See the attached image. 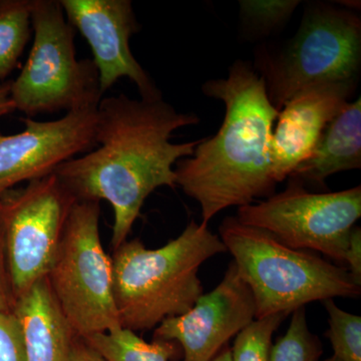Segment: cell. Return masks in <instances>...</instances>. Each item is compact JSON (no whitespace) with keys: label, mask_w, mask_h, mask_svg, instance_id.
I'll return each instance as SVG.
<instances>
[{"label":"cell","mask_w":361,"mask_h":361,"mask_svg":"<svg viewBox=\"0 0 361 361\" xmlns=\"http://www.w3.org/2000/svg\"><path fill=\"white\" fill-rule=\"evenodd\" d=\"M163 97H109L97 109L96 148L54 171L75 200L108 201L114 211V250L127 241L147 198L160 187L175 189L174 166L193 155L201 140L174 144L175 130L199 123Z\"/></svg>","instance_id":"6da1fadb"},{"label":"cell","mask_w":361,"mask_h":361,"mask_svg":"<svg viewBox=\"0 0 361 361\" xmlns=\"http://www.w3.org/2000/svg\"><path fill=\"white\" fill-rule=\"evenodd\" d=\"M204 94L222 101L225 116L217 134L201 140L193 155L176 164V184L198 202L202 223L231 207L275 194L270 142L279 111L263 78L251 63L235 61L224 78L206 82Z\"/></svg>","instance_id":"7a4b0ae2"},{"label":"cell","mask_w":361,"mask_h":361,"mask_svg":"<svg viewBox=\"0 0 361 361\" xmlns=\"http://www.w3.org/2000/svg\"><path fill=\"white\" fill-rule=\"evenodd\" d=\"M226 252L219 235L194 220L160 248H147L139 238L123 242L111 258L121 326L133 331L153 329L191 310L203 294L201 266Z\"/></svg>","instance_id":"3957f363"},{"label":"cell","mask_w":361,"mask_h":361,"mask_svg":"<svg viewBox=\"0 0 361 361\" xmlns=\"http://www.w3.org/2000/svg\"><path fill=\"white\" fill-rule=\"evenodd\" d=\"M219 237L255 301V319L287 313L336 297L356 298L361 285L345 266L284 245L264 230L226 217Z\"/></svg>","instance_id":"277c9868"},{"label":"cell","mask_w":361,"mask_h":361,"mask_svg":"<svg viewBox=\"0 0 361 361\" xmlns=\"http://www.w3.org/2000/svg\"><path fill=\"white\" fill-rule=\"evenodd\" d=\"M361 20L350 9L311 4L298 32L278 54H260L259 75L278 111L301 90L325 82H358Z\"/></svg>","instance_id":"5b68a950"},{"label":"cell","mask_w":361,"mask_h":361,"mask_svg":"<svg viewBox=\"0 0 361 361\" xmlns=\"http://www.w3.org/2000/svg\"><path fill=\"white\" fill-rule=\"evenodd\" d=\"M35 39L20 75L11 80L16 111L40 114L97 108L102 101L99 73L92 59H78L75 30L59 0H32Z\"/></svg>","instance_id":"8992f818"},{"label":"cell","mask_w":361,"mask_h":361,"mask_svg":"<svg viewBox=\"0 0 361 361\" xmlns=\"http://www.w3.org/2000/svg\"><path fill=\"white\" fill-rule=\"evenodd\" d=\"M99 202L75 200L47 279L77 337L121 326L113 294L111 258L99 234Z\"/></svg>","instance_id":"52a82bcc"},{"label":"cell","mask_w":361,"mask_h":361,"mask_svg":"<svg viewBox=\"0 0 361 361\" xmlns=\"http://www.w3.org/2000/svg\"><path fill=\"white\" fill-rule=\"evenodd\" d=\"M360 216V186L311 193L302 183L289 179L284 191L240 207L236 218L292 249L318 252L344 266L349 235Z\"/></svg>","instance_id":"ba28073f"},{"label":"cell","mask_w":361,"mask_h":361,"mask_svg":"<svg viewBox=\"0 0 361 361\" xmlns=\"http://www.w3.org/2000/svg\"><path fill=\"white\" fill-rule=\"evenodd\" d=\"M75 199L54 173L0 194L7 269L16 298L47 278Z\"/></svg>","instance_id":"9c48e42d"},{"label":"cell","mask_w":361,"mask_h":361,"mask_svg":"<svg viewBox=\"0 0 361 361\" xmlns=\"http://www.w3.org/2000/svg\"><path fill=\"white\" fill-rule=\"evenodd\" d=\"M97 108L66 113L56 121L23 118L25 128L0 134V194L21 182L44 178L96 148Z\"/></svg>","instance_id":"30bf717a"},{"label":"cell","mask_w":361,"mask_h":361,"mask_svg":"<svg viewBox=\"0 0 361 361\" xmlns=\"http://www.w3.org/2000/svg\"><path fill=\"white\" fill-rule=\"evenodd\" d=\"M66 20L89 44L99 73L102 94L120 78L132 80L141 99L163 97L161 90L135 59L130 39L139 32L130 0H59Z\"/></svg>","instance_id":"8fae6325"},{"label":"cell","mask_w":361,"mask_h":361,"mask_svg":"<svg viewBox=\"0 0 361 361\" xmlns=\"http://www.w3.org/2000/svg\"><path fill=\"white\" fill-rule=\"evenodd\" d=\"M255 315L252 292L232 261L214 290L202 294L184 314L168 318L156 327L154 341L179 343L183 361H212Z\"/></svg>","instance_id":"7c38bea8"},{"label":"cell","mask_w":361,"mask_h":361,"mask_svg":"<svg viewBox=\"0 0 361 361\" xmlns=\"http://www.w3.org/2000/svg\"><path fill=\"white\" fill-rule=\"evenodd\" d=\"M356 87L353 82H325L301 90L287 102L271 137V170L276 184L312 154L327 126L350 103Z\"/></svg>","instance_id":"4fadbf2b"},{"label":"cell","mask_w":361,"mask_h":361,"mask_svg":"<svg viewBox=\"0 0 361 361\" xmlns=\"http://www.w3.org/2000/svg\"><path fill=\"white\" fill-rule=\"evenodd\" d=\"M13 311L23 327L26 361H71L77 336L47 278L16 298Z\"/></svg>","instance_id":"5bb4252c"},{"label":"cell","mask_w":361,"mask_h":361,"mask_svg":"<svg viewBox=\"0 0 361 361\" xmlns=\"http://www.w3.org/2000/svg\"><path fill=\"white\" fill-rule=\"evenodd\" d=\"M361 168V99L332 120L312 154L289 176L305 185L324 186L330 176Z\"/></svg>","instance_id":"9a60e30c"},{"label":"cell","mask_w":361,"mask_h":361,"mask_svg":"<svg viewBox=\"0 0 361 361\" xmlns=\"http://www.w3.org/2000/svg\"><path fill=\"white\" fill-rule=\"evenodd\" d=\"M82 339L106 361H169L177 353L176 342H147L123 327Z\"/></svg>","instance_id":"2e32d148"},{"label":"cell","mask_w":361,"mask_h":361,"mask_svg":"<svg viewBox=\"0 0 361 361\" xmlns=\"http://www.w3.org/2000/svg\"><path fill=\"white\" fill-rule=\"evenodd\" d=\"M32 0H0V82L18 65L32 35Z\"/></svg>","instance_id":"e0dca14e"},{"label":"cell","mask_w":361,"mask_h":361,"mask_svg":"<svg viewBox=\"0 0 361 361\" xmlns=\"http://www.w3.org/2000/svg\"><path fill=\"white\" fill-rule=\"evenodd\" d=\"M300 4L299 0H240V20L247 35L261 37L282 28Z\"/></svg>","instance_id":"ac0fdd59"},{"label":"cell","mask_w":361,"mask_h":361,"mask_svg":"<svg viewBox=\"0 0 361 361\" xmlns=\"http://www.w3.org/2000/svg\"><path fill=\"white\" fill-rule=\"evenodd\" d=\"M322 351V341L308 326L305 307H301L292 313L286 334L272 344L269 361H318Z\"/></svg>","instance_id":"d6986e66"},{"label":"cell","mask_w":361,"mask_h":361,"mask_svg":"<svg viewBox=\"0 0 361 361\" xmlns=\"http://www.w3.org/2000/svg\"><path fill=\"white\" fill-rule=\"evenodd\" d=\"M329 314L326 332L334 356L341 361H361V317L346 312L334 299L322 301Z\"/></svg>","instance_id":"ffe728a7"},{"label":"cell","mask_w":361,"mask_h":361,"mask_svg":"<svg viewBox=\"0 0 361 361\" xmlns=\"http://www.w3.org/2000/svg\"><path fill=\"white\" fill-rule=\"evenodd\" d=\"M288 315L277 313L252 322L236 336L232 361H269L273 334Z\"/></svg>","instance_id":"44dd1931"},{"label":"cell","mask_w":361,"mask_h":361,"mask_svg":"<svg viewBox=\"0 0 361 361\" xmlns=\"http://www.w3.org/2000/svg\"><path fill=\"white\" fill-rule=\"evenodd\" d=\"M0 361H26L23 327L13 310L0 311Z\"/></svg>","instance_id":"7402d4cb"},{"label":"cell","mask_w":361,"mask_h":361,"mask_svg":"<svg viewBox=\"0 0 361 361\" xmlns=\"http://www.w3.org/2000/svg\"><path fill=\"white\" fill-rule=\"evenodd\" d=\"M14 297L7 269L6 238L0 218V311L13 310Z\"/></svg>","instance_id":"603a6c76"},{"label":"cell","mask_w":361,"mask_h":361,"mask_svg":"<svg viewBox=\"0 0 361 361\" xmlns=\"http://www.w3.org/2000/svg\"><path fill=\"white\" fill-rule=\"evenodd\" d=\"M344 264L356 283L361 285V230L355 227L349 235L348 249H346Z\"/></svg>","instance_id":"cb8c5ba5"},{"label":"cell","mask_w":361,"mask_h":361,"mask_svg":"<svg viewBox=\"0 0 361 361\" xmlns=\"http://www.w3.org/2000/svg\"><path fill=\"white\" fill-rule=\"evenodd\" d=\"M71 361H106L94 348H90L85 339L77 337L73 343Z\"/></svg>","instance_id":"d4e9b609"},{"label":"cell","mask_w":361,"mask_h":361,"mask_svg":"<svg viewBox=\"0 0 361 361\" xmlns=\"http://www.w3.org/2000/svg\"><path fill=\"white\" fill-rule=\"evenodd\" d=\"M11 80L0 84V118L16 111L11 94Z\"/></svg>","instance_id":"484cf974"},{"label":"cell","mask_w":361,"mask_h":361,"mask_svg":"<svg viewBox=\"0 0 361 361\" xmlns=\"http://www.w3.org/2000/svg\"><path fill=\"white\" fill-rule=\"evenodd\" d=\"M212 361H232L231 349L226 345Z\"/></svg>","instance_id":"4316f807"},{"label":"cell","mask_w":361,"mask_h":361,"mask_svg":"<svg viewBox=\"0 0 361 361\" xmlns=\"http://www.w3.org/2000/svg\"><path fill=\"white\" fill-rule=\"evenodd\" d=\"M318 361H319V360H318ZM322 361H341V360H337L336 357H334V356L332 355L331 357L327 358V360H322Z\"/></svg>","instance_id":"83f0119b"}]
</instances>
